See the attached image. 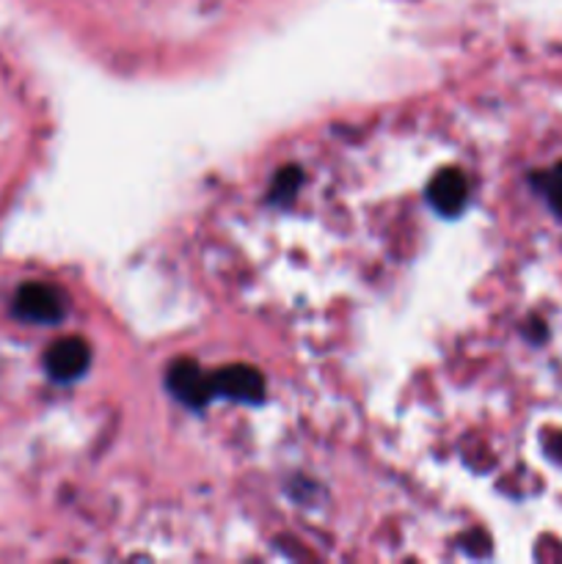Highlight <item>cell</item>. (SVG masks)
<instances>
[{
    "label": "cell",
    "instance_id": "1",
    "mask_svg": "<svg viewBox=\"0 0 562 564\" xmlns=\"http://www.w3.org/2000/svg\"><path fill=\"white\" fill-rule=\"evenodd\" d=\"M14 312L28 323H55L64 317V297L50 284H22L14 297Z\"/></svg>",
    "mask_w": 562,
    "mask_h": 564
},
{
    "label": "cell",
    "instance_id": "2",
    "mask_svg": "<svg viewBox=\"0 0 562 564\" xmlns=\"http://www.w3.org/2000/svg\"><path fill=\"white\" fill-rule=\"evenodd\" d=\"M88 361H91V350L83 339L77 336H69V339L55 341L53 347L44 356V367H47V375L58 383H69V380H77L83 372H86Z\"/></svg>",
    "mask_w": 562,
    "mask_h": 564
},
{
    "label": "cell",
    "instance_id": "3",
    "mask_svg": "<svg viewBox=\"0 0 562 564\" xmlns=\"http://www.w3.org/2000/svg\"><path fill=\"white\" fill-rule=\"evenodd\" d=\"M213 391L226 400L259 402L264 394V380L257 369L235 364V367H224L213 375Z\"/></svg>",
    "mask_w": 562,
    "mask_h": 564
},
{
    "label": "cell",
    "instance_id": "4",
    "mask_svg": "<svg viewBox=\"0 0 562 564\" xmlns=\"http://www.w3.org/2000/svg\"><path fill=\"white\" fill-rule=\"evenodd\" d=\"M169 386H171V391L176 394V400L185 402V405H191V408H202L204 402L215 394L213 375H204L202 369L191 361H180L171 367Z\"/></svg>",
    "mask_w": 562,
    "mask_h": 564
},
{
    "label": "cell",
    "instance_id": "5",
    "mask_svg": "<svg viewBox=\"0 0 562 564\" xmlns=\"http://www.w3.org/2000/svg\"><path fill=\"white\" fill-rule=\"evenodd\" d=\"M428 202L433 204L435 213L441 215H457L468 202V182L463 171L444 169L441 174L433 176L428 187Z\"/></svg>",
    "mask_w": 562,
    "mask_h": 564
},
{
    "label": "cell",
    "instance_id": "6",
    "mask_svg": "<svg viewBox=\"0 0 562 564\" xmlns=\"http://www.w3.org/2000/svg\"><path fill=\"white\" fill-rule=\"evenodd\" d=\"M538 182H540V191H543L545 202H549V207L562 218V163L545 171Z\"/></svg>",
    "mask_w": 562,
    "mask_h": 564
}]
</instances>
